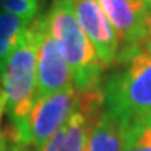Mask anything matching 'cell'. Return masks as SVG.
Instances as JSON below:
<instances>
[{
    "label": "cell",
    "instance_id": "8",
    "mask_svg": "<svg viewBox=\"0 0 151 151\" xmlns=\"http://www.w3.org/2000/svg\"><path fill=\"white\" fill-rule=\"evenodd\" d=\"M68 86H73L70 66L59 43L48 28L46 14H43L42 34H40L37 51V83L34 102L48 97L54 93L63 91Z\"/></svg>",
    "mask_w": 151,
    "mask_h": 151
},
{
    "label": "cell",
    "instance_id": "4",
    "mask_svg": "<svg viewBox=\"0 0 151 151\" xmlns=\"http://www.w3.org/2000/svg\"><path fill=\"white\" fill-rule=\"evenodd\" d=\"M77 93L73 86L34 102L28 117L19 128H11L9 139L16 147L40 150L66 122L76 105Z\"/></svg>",
    "mask_w": 151,
    "mask_h": 151
},
{
    "label": "cell",
    "instance_id": "12",
    "mask_svg": "<svg viewBox=\"0 0 151 151\" xmlns=\"http://www.w3.org/2000/svg\"><path fill=\"white\" fill-rule=\"evenodd\" d=\"M43 0H0V11L11 12L31 23L39 14Z\"/></svg>",
    "mask_w": 151,
    "mask_h": 151
},
{
    "label": "cell",
    "instance_id": "11",
    "mask_svg": "<svg viewBox=\"0 0 151 151\" xmlns=\"http://www.w3.org/2000/svg\"><path fill=\"white\" fill-rule=\"evenodd\" d=\"M122 125V151H151V116Z\"/></svg>",
    "mask_w": 151,
    "mask_h": 151
},
{
    "label": "cell",
    "instance_id": "16",
    "mask_svg": "<svg viewBox=\"0 0 151 151\" xmlns=\"http://www.w3.org/2000/svg\"><path fill=\"white\" fill-rule=\"evenodd\" d=\"M142 52H148V54H151V39L145 43V46L142 48Z\"/></svg>",
    "mask_w": 151,
    "mask_h": 151
},
{
    "label": "cell",
    "instance_id": "10",
    "mask_svg": "<svg viewBox=\"0 0 151 151\" xmlns=\"http://www.w3.org/2000/svg\"><path fill=\"white\" fill-rule=\"evenodd\" d=\"M28 25L29 23L22 17L0 11V73Z\"/></svg>",
    "mask_w": 151,
    "mask_h": 151
},
{
    "label": "cell",
    "instance_id": "1",
    "mask_svg": "<svg viewBox=\"0 0 151 151\" xmlns=\"http://www.w3.org/2000/svg\"><path fill=\"white\" fill-rule=\"evenodd\" d=\"M48 28L59 43L77 93L100 90L104 66L76 16V0H52L46 12Z\"/></svg>",
    "mask_w": 151,
    "mask_h": 151
},
{
    "label": "cell",
    "instance_id": "6",
    "mask_svg": "<svg viewBox=\"0 0 151 151\" xmlns=\"http://www.w3.org/2000/svg\"><path fill=\"white\" fill-rule=\"evenodd\" d=\"M102 109V90L77 93L76 105L70 117L39 151H86L91 127Z\"/></svg>",
    "mask_w": 151,
    "mask_h": 151
},
{
    "label": "cell",
    "instance_id": "9",
    "mask_svg": "<svg viewBox=\"0 0 151 151\" xmlns=\"http://www.w3.org/2000/svg\"><path fill=\"white\" fill-rule=\"evenodd\" d=\"M86 151H122V125L105 106L91 127Z\"/></svg>",
    "mask_w": 151,
    "mask_h": 151
},
{
    "label": "cell",
    "instance_id": "2",
    "mask_svg": "<svg viewBox=\"0 0 151 151\" xmlns=\"http://www.w3.org/2000/svg\"><path fill=\"white\" fill-rule=\"evenodd\" d=\"M42 23L43 14H40L26 26L17 46L6 60L3 71L0 73L11 128H19L22 125L34 105L37 83V51Z\"/></svg>",
    "mask_w": 151,
    "mask_h": 151
},
{
    "label": "cell",
    "instance_id": "7",
    "mask_svg": "<svg viewBox=\"0 0 151 151\" xmlns=\"http://www.w3.org/2000/svg\"><path fill=\"white\" fill-rule=\"evenodd\" d=\"M76 16L104 70L116 66L120 54V40L99 0H76Z\"/></svg>",
    "mask_w": 151,
    "mask_h": 151
},
{
    "label": "cell",
    "instance_id": "15",
    "mask_svg": "<svg viewBox=\"0 0 151 151\" xmlns=\"http://www.w3.org/2000/svg\"><path fill=\"white\" fill-rule=\"evenodd\" d=\"M139 2L142 3V6L145 8V11L148 12V16L151 17V0H139Z\"/></svg>",
    "mask_w": 151,
    "mask_h": 151
},
{
    "label": "cell",
    "instance_id": "14",
    "mask_svg": "<svg viewBox=\"0 0 151 151\" xmlns=\"http://www.w3.org/2000/svg\"><path fill=\"white\" fill-rule=\"evenodd\" d=\"M5 109H6V100H5V93H3V88H2V82H0V127H2V117H3Z\"/></svg>",
    "mask_w": 151,
    "mask_h": 151
},
{
    "label": "cell",
    "instance_id": "5",
    "mask_svg": "<svg viewBox=\"0 0 151 151\" xmlns=\"http://www.w3.org/2000/svg\"><path fill=\"white\" fill-rule=\"evenodd\" d=\"M99 3L120 40L117 65L142 52L151 39V17L142 3L139 0H99Z\"/></svg>",
    "mask_w": 151,
    "mask_h": 151
},
{
    "label": "cell",
    "instance_id": "13",
    "mask_svg": "<svg viewBox=\"0 0 151 151\" xmlns=\"http://www.w3.org/2000/svg\"><path fill=\"white\" fill-rule=\"evenodd\" d=\"M19 147H16L14 143H9V140L3 139V137H0V151H17Z\"/></svg>",
    "mask_w": 151,
    "mask_h": 151
},
{
    "label": "cell",
    "instance_id": "3",
    "mask_svg": "<svg viewBox=\"0 0 151 151\" xmlns=\"http://www.w3.org/2000/svg\"><path fill=\"white\" fill-rule=\"evenodd\" d=\"M104 85V106L120 123L151 116V54L139 52L119 65Z\"/></svg>",
    "mask_w": 151,
    "mask_h": 151
}]
</instances>
